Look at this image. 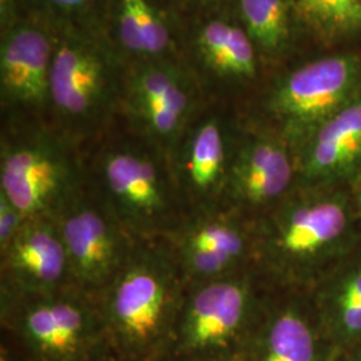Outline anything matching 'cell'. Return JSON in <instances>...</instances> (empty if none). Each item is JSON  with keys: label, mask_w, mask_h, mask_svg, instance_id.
Segmentation results:
<instances>
[{"label": "cell", "mask_w": 361, "mask_h": 361, "mask_svg": "<svg viewBox=\"0 0 361 361\" xmlns=\"http://www.w3.org/2000/svg\"><path fill=\"white\" fill-rule=\"evenodd\" d=\"M255 258L277 283L310 290L361 246L347 186L301 188L262 213L253 229Z\"/></svg>", "instance_id": "obj_1"}, {"label": "cell", "mask_w": 361, "mask_h": 361, "mask_svg": "<svg viewBox=\"0 0 361 361\" xmlns=\"http://www.w3.org/2000/svg\"><path fill=\"white\" fill-rule=\"evenodd\" d=\"M180 269L155 246L130 250L104 288V322L123 348L146 352L174 334L183 304Z\"/></svg>", "instance_id": "obj_2"}, {"label": "cell", "mask_w": 361, "mask_h": 361, "mask_svg": "<svg viewBox=\"0 0 361 361\" xmlns=\"http://www.w3.org/2000/svg\"><path fill=\"white\" fill-rule=\"evenodd\" d=\"M261 310L247 273L200 283L183 300L174 331L177 350L195 359L237 361Z\"/></svg>", "instance_id": "obj_3"}, {"label": "cell", "mask_w": 361, "mask_h": 361, "mask_svg": "<svg viewBox=\"0 0 361 361\" xmlns=\"http://www.w3.org/2000/svg\"><path fill=\"white\" fill-rule=\"evenodd\" d=\"M0 192L27 219H54L77 195V174L56 143L34 138L3 150Z\"/></svg>", "instance_id": "obj_4"}, {"label": "cell", "mask_w": 361, "mask_h": 361, "mask_svg": "<svg viewBox=\"0 0 361 361\" xmlns=\"http://www.w3.org/2000/svg\"><path fill=\"white\" fill-rule=\"evenodd\" d=\"M360 65L353 56H331L292 73L276 89L271 110L301 143L313 130L356 99Z\"/></svg>", "instance_id": "obj_5"}, {"label": "cell", "mask_w": 361, "mask_h": 361, "mask_svg": "<svg viewBox=\"0 0 361 361\" xmlns=\"http://www.w3.org/2000/svg\"><path fill=\"white\" fill-rule=\"evenodd\" d=\"M54 219L65 245L70 277L83 288H106L131 250L126 231L107 207L79 193Z\"/></svg>", "instance_id": "obj_6"}, {"label": "cell", "mask_w": 361, "mask_h": 361, "mask_svg": "<svg viewBox=\"0 0 361 361\" xmlns=\"http://www.w3.org/2000/svg\"><path fill=\"white\" fill-rule=\"evenodd\" d=\"M104 207L126 233L146 235L168 224L171 195L154 161L121 149L104 157L101 168Z\"/></svg>", "instance_id": "obj_7"}, {"label": "cell", "mask_w": 361, "mask_h": 361, "mask_svg": "<svg viewBox=\"0 0 361 361\" xmlns=\"http://www.w3.org/2000/svg\"><path fill=\"white\" fill-rule=\"evenodd\" d=\"M18 331L40 361H82L97 334V317L79 297H22Z\"/></svg>", "instance_id": "obj_8"}, {"label": "cell", "mask_w": 361, "mask_h": 361, "mask_svg": "<svg viewBox=\"0 0 361 361\" xmlns=\"http://www.w3.org/2000/svg\"><path fill=\"white\" fill-rule=\"evenodd\" d=\"M335 348L308 298L262 307L237 361H332Z\"/></svg>", "instance_id": "obj_9"}, {"label": "cell", "mask_w": 361, "mask_h": 361, "mask_svg": "<svg viewBox=\"0 0 361 361\" xmlns=\"http://www.w3.org/2000/svg\"><path fill=\"white\" fill-rule=\"evenodd\" d=\"M297 185V161L280 140L264 135L246 141L233 158L225 197L233 207L262 214Z\"/></svg>", "instance_id": "obj_10"}, {"label": "cell", "mask_w": 361, "mask_h": 361, "mask_svg": "<svg viewBox=\"0 0 361 361\" xmlns=\"http://www.w3.org/2000/svg\"><path fill=\"white\" fill-rule=\"evenodd\" d=\"M301 188L347 186L361 176V98L329 116L301 143Z\"/></svg>", "instance_id": "obj_11"}, {"label": "cell", "mask_w": 361, "mask_h": 361, "mask_svg": "<svg viewBox=\"0 0 361 361\" xmlns=\"http://www.w3.org/2000/svg\"><path fill=\"white\" fill-rule=\"evenodd\" d=\"M1 258L15 297L56 293L70 277L65 245L54 219H27Z\"/></svg>", "instance_id": "obj_12"}, {"label": "cell", "mask_w": 361, "mask_h": 361, "mask_svg": "<svg viewBox=\"0 0 361 361\" xmlns=\"http://www.w3.org/2000/svg\"><path fill=\"white\" fill-rule=\"evenodd\" d=\"M253 243V231L232 214L195 219L180 235V271L201 283L238 273L255 258Z\"/></svg>", "instance_id": "obj_13"}, {"label": "cell", "mask_w": 361, "mask_h": 361, "mask_svg": "<svg viewBox=\"0 0 361 361\" xmlns=\"http://www.w3.org/2000/svg\"><path fill=\"white\" fill-rule=\"evenodd\" d=\"M104 58L80 42H66L52 56L50 98L67 118L90 119L107 99Z\"/></svg>", "instance_id": "obj_14"}, {"label": "cell", "mask_w": 361, "mask_h": 361, "mask_svg": "<svg viewBox=\"0 0 361 361\" xmlns=\"http://www.w3.org/2000/svg\"><path fill=\"white\" fill-rule=\"evenodd\" d=\"M308 297L335 350L361 344V246L326 271Z\"/></svg>", "instance_id": "obj_15"}, {"label": "cell", "mask_w": 361, "mask_h": 361, "mask_svg": "<svg viewBox=\"0 0 361 361\" xmlns=\"http://www.w3.org/2000/svg\"><path fill=\"white\" fill-rule=\"evenodd\" d=\"M51 46L32 27L15 30L1 47V86L15 102L42 104L50 95Z\"/></svg>", "instance_id": "obj_16"}, {"label": "cell", "mask_w": 361, "mask_h": 361, "mask_svg": "<svg viewBox=\"0 0 361 361\" xmlns=\"http://www.w3.org/2000/svg\"><path fill=\"white\" fill-rule=\"evenodd\" d=\"M133 106L150 134L155 138L171 140L188 118L190 99L174 74L150 67L134 79Z\"/></svg>", "instance_id": "obj_17"}, {"label": "cell", "mask_w": 361, "mask_h": 361, "mask_svg": "<svg viewBox=\"0 0 361 361\" xmlns=\"http://www.w3.org/2000/svg\"><path fill=\"white\" fill-rule=\"evenodd\" d=\"M229 168L219 122L205 121L194 131L183 158L182 180L186 193L202 204L225 195Z\"/></svg>", "instance_id": "obj_18"}, {"label": "cell", "mask_w": 361, "mask_h": 361, "mask_svg": "<svg viewBox=\"0 0 361 361\" xmlns=\"http://www.w3.org/2000/svg\"><path fill=\"white\" fill-rule=\"evenodd\" d=\"M200 47L207 63L219 73L252 77L256 71L252 42L238 27L210 22L201 31Z\"/></svg>", "instance_id": "obj_19"}, {"label": "cell", "mask_w": 361, "mask_h": 361, "mask_svg": "<svg viewBox=\"0 0 361 361\" xmlns=\"http://www.w3.org/2000/svg\"><path fill=\"white\" fill-rule=\"evenodd\" d=\"M247 32L265 49L274 50L288 34V8L284 0H240Z\"/></svg>", "instance_id": "obj_20"}, {"label": "cell", "mask_w": 361, "mask_h": 361, "mask_svg": "<svg viewBox=\"0 0 361 361\" xmlns=\"http://www.w3.org/2000/svg\"><path fill=\"white\" fill-rule=\"evenodd\" d=\"M300 15L319 31L337 35L361 27V0H296Z\"/></svg>", "instance_id": "obj_21"}, {"label": "cell", "mask_w": 361, "mask_h": 361, "mask_svg": "<svg viewBox=\"0 0 361 361\" xmlns=\"http://www.w3.org/2000/svg\"><path fill=\"white\" fill-rule=\"evenodd\" d=\"M142 37L145 54H159L169 44V31L147 0H129Z\"/></svg>", "instance_id": "obj_22"}, {"label": "cell", "mask_w": 361, "mask_h": 361, "mask_svg": "<svg viewBox=\"0 0 361 361\" xmlns=\"http://www.w3.org/2000/svg\"><path fill=\"white\" fill-rule=\"evenodd\" d=\"M27 219L8 197L0 192V252L3 253L20 232Z\"/></svg>", "instance_id": "obj_23"}, {"label": "cell", "mask_w": 361, "mask_h": 361, "mask_svg": "<svg viewBox=\"0 0 361 361\" xmlns=\"http://www.w3.org/2000/svg\"><path fill=\"white\" fill-rule=\"evenodd\" d=\"M118 28L121 42L128 50L137 54H145V46L137 22V16L129 0H121L118 13Z\"/></svg>", "instance_id": "obj_24"}, {"label": "cell", "mask_w": 361, "mask_h": 361, "mask_svg": "<svg viewBox=\"0 0 361 361\" xmlns=\"http://www.w3.org/2000/svg\"><path fill=\"white\" fill-rule=\"evenodd\" d=\"M348 189L350 197H352V202H353L356 216H357L361 226V176L357 180H353L349 185Z\"/></svg>", "instance_id": "obj_25"}, {"label": "cell", "mask_w": 361, "mask_h": 361, "mask_svg": "<svg viewBox=\"0 0 361 361\" xmlns=\"http://www.w3.org/2000/svg\"><path fill=\"white\" fill-rule=\"evenodd\" d=\"M332 361H361V344L350 348L336 350Z\"/></svg>", "instance_id": "obj_26"}, {"label": "cell", "mask_w": 361, "mask_h": 361, "mask_svg": "<svg viewBox=\"0 0 361 361\" xmlns=\"http://www.w3.org/2000/svg\"><path fill=\"white\" fill-rule=\"evenodd\" d=\"M54 4L59 6V7H65V8H74V7H79L83 3H86L87 0H49Z\"/></svg>", "instance_id": "obj_27"}, {"label": "cell", "mask_w": 361, "mask_h": 361, "mask_svg": "<svg viewBox=\"0 0 361 361\" xmlns=\"http://www.w3.org/2000/svg\"><path fill=\"white\" fill-rule=\"evenodd\" d=\"M0 361H11L6 355H1V359H0Z\"/></svg>", "instance_id": "obj_28"}]
</instances>
